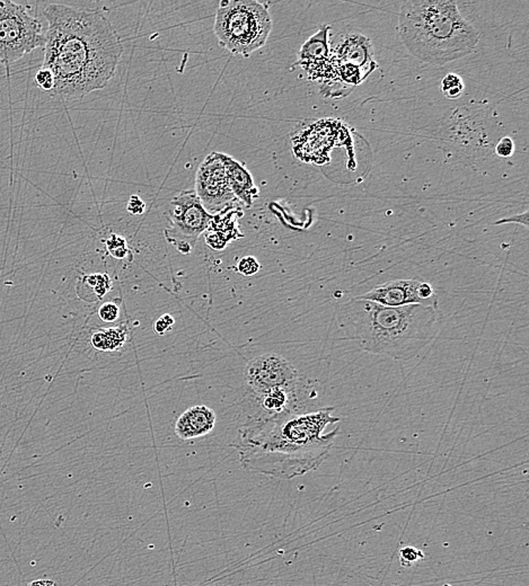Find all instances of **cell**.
Returning <instances> with one entry per match:
<instances>
[{
  "mask_svg": "<svg viewBox=\"0 0 529 586\" xmlns=\"http://www.w3.org/2000/svg\"><path fill=\"white\" fill-rule=\"evenodd\" d=\"M48 28L43 68L55 76L52 96L76 101L103 89L123 53L122 41L101 11L52 4L43 11Z\"/></svg>",
  "mask_w": 529,
  "mask_h": 586,
  "instance_id": "6da1fadb",
  "label": "cell"
},
{
  "mask_svg": "<svg viewBox=\"0 0 529 586\" xmlns=\"http://www.w3.org/2000/svg\"><path fill=\"white\" fill-rule=\"evenodd\" d=\"M334 407L287 413L274 418H248L240 428L234 447L240 462L250 472L280 479H292L316 470L330 455L340 428Z\"/></svg>",
  "mask_w": 529,
  "mask_h": 586,
  "instance_id": "7a4b0ae2",
  "label": "cell"
},
{
  "mask_svg": "<svg viewBox=\"0 0 529 586\" xmlns=\"http://www.w3.org/2000/svg\"><path fill=\"white\" fill-rule=\"evenodd\" d=\"M336 319L341 338L356 342L367 353L396 361L415 359L442 328L438 308L388 307L356 297L341 305Z\"/></svg>",
  "mask_w": 529,
  "mask_h": 586,
  "instance_id": "3957f363",
  "label": "cell"
},
{
  "mask_svg": "<svg viewBox=\"0 0 529 586\" xmlns=\"http://www.w3.org/2000/svg\"><path fill=\"white\" fill-rule=\"evenodd\" d=\"M397 33L410 55L436 66L472 55L481 38L453 0L404 1Z\"/></svg>",
  "mask_w": 529,
  "mask_h": 586,
  "instance_id": "277c9868",
  "label": "cell"
},
{
  "mask_svg": "<svg viewBox=\"0 0 529 586\" xmlns=\"http://www.w3.org/2000/svg\"><path fill=\"white\" fill-rule=\"evenodd\" d=\"M272 18L264 4L255 0L221 1L215 13V31L221 47L234 55L248 58L264 47Z\"/></svg>",
  "mask_w": 529,
  "mask_h": 586,
  "instance_id": "5b68a950",
  "label": "cell"
},
{
  "mask_svg": "<svg viewBox=\"0 0 529 586\" xmlns=\"http://www.w3.org/2000/svg\"><path fill=\"white\" fill-rule=\"evenodd\" d=\"M44 44L41 22L30 15L28 7L0 0V65L9 68Z\"/></svg>",
  "mask_w": 529,
  "mask_h": 586,
  "instance_id": "8992f818",
  "label": "cell"
},
{
  "mask_svg": "<svg viewBox=\"0 0 529 586\" xmlns=\"http://www.w3.org/2000/svg\"><path fill=\"white\" fill-rule=\"evenodd\" d=\"M213 215L208 213L194 190L182 191L169 203V224L165 238L181 254L191 253L207 230Z\"/></svg>",
  "mask_w": 529,
  "mask_h": 586,
  "instance_id": "52a82bcc",
  "label": "cell"
},
{
  "mask_svg": "<svg viewBox=\"0 0 529 586\" xmlns=\"http://www.w3.org/2000/svg\"><path fill=\"white\" fill-rule=\"evenodd\" d=\"M194 192L202 207L213 216L233 207L237 201L228 183L226 170L218 153L208 155L199 165Z\"/></svg>",
  "mask_w": 529,
  "mask_h": 586,
  "instance_id": "ba28073f",
  "label": "cell"
},
{
  "mask_svg": "<svg viewBox=\"0 0 529 586\" xmlns=\"http://www.w3.org/2000/svg\"><path fill=\"white\" fill-rule=\"evenodd\" d=\"M303 376L289 361L274 353L254 357L244 371L246 394H261L296 385Z\"/></svg>",
  "mask_w": 529,
  "mask_h": 586,
  "instance_id": "9c48e42d",
  "label": "cell"
},
{
  "mask_svg": "<svg viewBox=\"0 0 529 586\" xmlns=\"http://www.w3.org/2000/svg\"><path fill=\"white\" fill-rule=\"evenodd\" d=\"M361 300L373 301L388 307L421 305L438 308L439 299L434 288L428 282L419 280H394L380 286L365 295H358Z\"/></svg>",
  "mask_w": 529,
  "mask_h": 586,
  "instance_id": "30bf717a",
  "label": "cell"
},
{
  "mask_svg": "<svg viewBox=\"0 0 529 586\" xmlns=\"http://www.w3.org/2000/svg\"><path fill=\"white\" fill-rule=\"evenodd\" d=\"M328 26H323L309 41L303 44L299 52V65L309 75L325 76L330 71L331 52L328 48Z\"/></svg>",
  "mask_w": 529,
  "mask_h": 586,
  "instance_id": "8fae6325",
  "label": "cell"
},
{
  "mask_svg": "<svg viewBox=\"0 0 529 586\" xmlns=\"http://www.w3.org/2000/svg\"><path fill=\"white\" fill-rule=\"evenodd\" d=\"M333 63H348L358 67L365 77L376 68L373 60L371 44L368 38L360 34H350L346 36L341 43L336 45L334 55L331 57Z\"/></svg>",
  "mask_w": 529,
  "mask_h": 586,
  "instance_id": "7c38bea8",
  "label": "cell"
},
{
  "mask_svg": "<svg viewBox=\"0 0 529 586\" xmlns=\"http://www.w3.org/2000/svg\"><path fill=\"white\" fill-rule=\"evenodd\" d=\"M217 415L205 405H197L180 415L174 425L175 434L182 441H192L208 435L215 428Z\"/></svg>",
  "mask_w": 529,
  "mask_h": 586,
  "instance_id": "4fadbf2b",
  "label": "cell"
},
{
  "mask_svg": "<svg viewBox=\"0 0 529 586\" xmlns=\"http://www.w3.org/2000/svg\"><path fill=\"white\" fill-rule=\"evenodd\" d=\"M218 153L235 197L250 209L260 194L259 188L254 184L253 176L243 163L236 161L232 156L226 153Z\"/></svg>",
  "mask_w": 529,
  "mask_h": 586,
  "instance_id": "5bb4252c",
  "label": "cell"
},
{
  "mask_svg": "<svg viewBox=\"0 0 529 586\" xmlns=\"http://www.w3.org/2000/svg\"><path fill=\"white\" fill-rule=\"evenodd\" d=\"M233 207H227L224 211L217 213L211 218L205 234V242L208 246L215 251H220L226 247L230 240L243 237V234L238 229L236 220L243 216V212L238 213L240 209L233 210Z\"/></svg>",
  "mask_w": 529,
  "mask_h": 586,
  "instance_id": "9a60e30c",
  "label": "cell"
},
{
  "mask_svg": "<svg viewBox=\"0 0 529 586\" xmlns=\"http://www.w3.org/2000/svg\"><path fill=\"white\" fill-rule=\"evenodd\" d=\"M127 330L124 327L102 328L93 333L90 343L94 349L102 352H114L126 344Z\"/></svg>",
  "mask_w": 529,
  "mask_h": 586,
  "instance_id": "2e32d148",
  "label": "cell"
},
{
  "mask_svg": "<svg viewBox=\"0 0 529 586\" xmlns=\"http://www.w3.org/2000/svg\"><path fill=\"white\" fill-rule=\"evenodd\" d=\"M464 82L461 77L455 74H448L442 80V92L449 99H456L461 97L464 93Z\"/></svg>",
  "mask_w": 529,
  "mask_h": 586,
  "instance_id": "e0dca14e",
  "label": "cell"
},
{
  "mask_svg": "<svg viewBox=\"0 0 529 586\" xmlns=\"http://www.w3.org/2000/svg\"><path fill=\"white\" fill-rule=\"evenodd\" d=\"M107 249L113 257L117 259H126L128 256L129 249L127 240L121 236L113 234L107 240Z\"/></svg>",
  "mask_w": 529,
  "mask_h": 586,
  "instance_id": "ac0fdd59",
  "label": "cell"
},
{
  "mask_svg": "<svg viewBox=\"0 0 529 586\" xmlns=\"http://www.w3.org/2000/svg\"><path fill=\"white\" fill-rule=\"evenodd\" d=\"M34 82L38 88H41L43 92L51 93L53 88H55V76L52 74L49 69L43 68L38 69L36 76H34Z\"/></svg>",
  "mask_w": 529,
  "mask_h": 586,
  "instance_id": "d6986e66",
  "label": "cell"
},
{
  "mask_svg": "<svg viewBox=\"0 0 529 586\" xmlns=\"http://www.w3.org/2000/svg\"><path fill=\"white\" fill-rule=\"evenodd\" d=\"M261 268V264L259 261L254 256H244L243 259H240L237 264V272L244 276H255L259 273Z\"/></svg>",
  "mask_w": 529,
  "mask_h": 586,
  "instance_id": "ffe728a7",
  "label": "cell"
},
{
  "mask_svg": "<svg viewBox=\"0 0 529 586\" xmlns=\"http://www.w3.org/2000/svg\"><path fill=\"white\" fill-rule=\"evenodd\" d=\"M422 558V551L415 547H404L400 550V562L404 568H410Z\"/></svg>",
  "mask_w": 529,
  "mask_h": 586,
  "instance_id": "44dd1931",
  "label": "cell"
},
{
  "mask_svg": "<svg viewBox=\"0 0 529 586\" xmlns=\"http://www.w3.org/2000/svg\"><path fill=\"white\" fill-rule=\"evenodd\" d=\"M120 316V307L115 303H105L100 307L99 317L104 322H114Z\"/></svg>",
  "mask_w": 529,
  "mask_h": 586,
  "instance_id": "7402d4cb",
  "label": "cell"
},
{
  "mask_svg": "<svg viewBox=\"0 0 529 586\" xmlns=\"http://www.w3.org/2000/svg\"><path fill=\"white\" fill-rule=\"evenodd\" d=\"M513 151H515V143H513V139L509 138V136L502 138V139H500L499 142L496 143V155L501 157V158H509V157L513 155Z\"/></svg>",
  "mask_w": 529,
  "mask_h": 586,
  "instance_id": "603a6c76",
  "label": "cell"
},
{
  "mask_svg": "<svg viewBox=\"0 0 529 586\" xmlns=\"http://www.w3.org/2000/svg\"><path fill=\"white\" fill-rule=\"evenodd\" d=\"M174 325L175 319L171 315L165 314L156 320L155 324H154V330L159 335H165L167 332L173 330Z\"/></svg>",
  "mask_w": 529,
  "mask_h": 586,
  "instance_id": "cb8c5ba5",
  "label": "cell"
},
{
  "mask_svg": "<svg viewBox=\"0 0 529 586\" xmlns=\"http://www.w3.org/2000/svg\"><path fill=\"white\" fill-rule=\"evenodd\" d=\"M127 210L134 216L144 215L146 211L145 202L142 201L141 197H138V195H132L129 199Z\"/></svg>",
  "mask_w": 529,
  "mask_h": 586,
  "instance_id": "d4e9b609",
  "label": "cell"
},
{
  "mask_svg": "<svg viewBox=\"0 0 529 586\" xmlns=\"http://www.w3.org/2000/svg\"><path fill=\"white\" fill-rule=\"evenodd\" d=\"M528 211H525L524 213H521V215H515V216L513 217H507V218L500 219V220L496 221L494 224L496 226H500V224H523V226L526 227L528 228Z\"/></svg>",
  "mask_w": 529,
  "mask_h": 586,
  "instance_id": "484cf974",
  "label": "cell"
},
{
  "mask_svg": "<svg viewBox=\"0 0 529 586\" xmlns=\"http://www.w3.org/2000/svg\"><path fill=\"white\" fill-rule=\"evenodd\" d=\"M43 585V581L41 582H34V583L31 584L28 586H42Z\"/></svg>",
  "mask_w": 529,
  "mask_h": 586,
  "instance_id": "4316f807",
  "label": "cell"
}]
</instances>
